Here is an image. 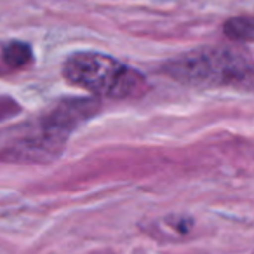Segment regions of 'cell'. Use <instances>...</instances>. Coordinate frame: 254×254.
<instances>
[{"label": "cell", "mask_w": 254, "mask_h": 254, "mask_svg": "<svg viewBox=\"0 0 254 254\" xmlns=\"http://www.w3.org/2000/svg\"><path fill=\"white\" fill-rule=\"evenodd\" d=\"M2 60L11 70L25 68L32 61V47L19 40H12V42L5 44L2 49Z\"/></svg>", "instance_id": "277c9868"}, {"label": "cell", "mask_w": 254, "mask_h": 254, "mask_svg": "<svg viewBox=\"0 0 254 254\" xmlns=\"http://www.w3.org/2000/svg\"><path fill=\"white\" fill-rule=\"evenodd\" d=\"M63 75L73 85L103 98H141L148 91V82L139 71L99 53L71 54L63 64Z\"/></svg>", "instance_id": "7a4b0ae2"}, {"label": "cell", "mask_w": 254, "mask_h": 254, "mask_svg": "<svg viewBox=\"0 0 254 254\" xmlns=\"http://www.w3.org/2000/svg\"><path fill=\"white\" fill-rule=\"evenodd\" d=\"M98 110V101L92 99H68L63 101L42 119L39 132L16 143L9 152V160H25L40 162L53 160L63 150L64 141L70 132L82 122L89 119Z\"/></svg>", "instance_id": "3957f363"}, {"label": "cell", "mask_w": 254, "mask_h": 254, "mask_svg": "<svg viewBox=\"0 0 254 254\" xmlns=\"http://www.w3.org/2000/svg\"><path fill=\"white\" fill-rule=\"evenodd\" d=\"M166 73L188 85H232L254 91V63L232 47H207L183 54L166 64Z\"/></svg>", "instance_id": "6da1fadb"}, {"label": "cell", "mask_w": 254, "mask_h": 254, "mask_svg": "<svg viewBox=\"0 0 254 254\" xmlns=\"http://www.w3.org/2000/svg\"><path fill=\"white\" fill-rule=\"evenodd\" d=\"M223 32L237 42H254V16H239L225 23Z\"/></svg>", "instance_id": "5b68a950"}]
</instances>
